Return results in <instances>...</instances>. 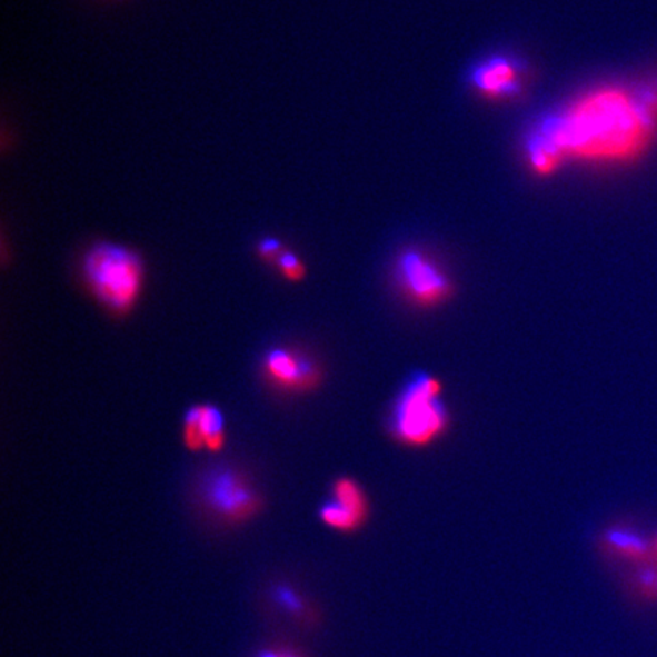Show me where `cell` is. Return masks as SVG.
Wrapping results in <instances>:
<instances>
[{"label": "cell", "instance_id": "cell-1", "mask_svg": "<svg viewBox=\"0 0 657 657\" xmlns=\"http://www.w3.org/2000/svg\"><path fill=\"white\" fill-rule=\"evenodd\" d=\"M536 131L564 159L623 165L640 159L657 139V77L638 87L605 86L583 94Z\"/></svg>", "mask_w": 657, "mask_h": 657}, {"label": "cell", "instance_id": "cell-2", "mask_svg": "<svg viewBox=\"0 0 657 657\" xmlns=\"http://www.w3.org/2000/svg\"><path fill=\"white\" fill-rule=\"evenodd\" d=\"M81 272L90 295L116 316L133 311L142 296L143 260L122 243L94 242L82 256Z\"/></svg>", "mask_w": 657, "mask_h": 657}, {"label": "cell", "instance_id": "cell-3", "mask_svg": "<svg viewBox=\"0 0 657 657\" xmlns=\"http://www.w3.org/2000/svg\"><path fill=\"white\" fill-rule=\"evenodd\" d=\"M441 382L432 375L416 371L405 382L390 415V431L407 446L431 445L449 425L448 408L441 398Z\"/></svg>", "mask_w": 657, "mask_h": 657}, {"label": "cell", "instance_id": "cell-4", "mask_svg": "<svg viewBox=\"0 0 657 657\" xmlns=\"http://www.w3.org/2000/svg\"><path fill=\"white\" fill-rule=\"evenodd\" d=\"M197 496L213 518L225 524H242L255 518L262 499L255 486L231 466H215L198 479Z\"/></svg>", "mask_w": 657, "mask_h": 657}, {"label": "cell", "instance_id": "cell-5", "mask_svg": "<svg viewBox=\"0 0 657 657\" xmlns=\"http://www.w3.org/2000/svg\"><path fill=\"white\" fill-rule=\"evenodd\" d=\"M395 279L404 296L421 308L445 303L454 292L449 276L437 266L436 260L417 248L399 255Z\"/></svg>", "mask_w": 657, "mask_h": 657}, {"label": "cell", "instance_id": "cell-6", "mask_svg": "<svg viewBox=\"0 0 657 657\" xmlns=\"http://www.w3.org/2000/svg\"><path fill=\"white\" fill-rule=\"evenodd\" d=\"M262 370L271 386L289 392L311 391L321 381L316 359L289 347H275L267 352Z\"/></svg>", "mask_w": 657, "mask_h": 657}, {"label": "cell", "instance_id": "cell-7", "mask_svg": "<svg viewBox=\"0 0 657 657\" xmlns=\"http://www.w3.org/2000/svg\"><path fill=\"white\" fill-rule=\"evenodd\" d=\"M318 515L335 531H357L369 516L366 491L352 478H338L332 486V498L321 506Z\"/></svg>", "mask_w": 657, "mask_h": 657}, {"label": "cell", "instance_id": "cell-8", "mask_svg": "<svg viewBox=\"0 0 657 657\" xmlns=\"http://www.w3.org/2000/svg\"><path fill=\"white\" fill-rule=\"evenodd\" d=\"M470 82L479 94L490 99L515 98L522 90L519 70L506 57H491L478 64L470 73Z\"/></svg>", "mask_w": 657, "mask_h": 657}, {"label": "cell", "instance_id": "cell-9", "mask_svg": "<svg viewBox=\"0 0 657 657\" xmlns=\"http://www.w3.org/2000/svg\"><path fill=\"white\" fill-rule=\"evenodd\" d=\"M603 547L624 561L638 566L653 564L656 549L646 537L626 527H614L603 535Z\"/></svg>", "mask_w": 657, "mask_h": 657}, {"label": "cell", "instance_id": "cell-10", "mask_svg": "<svg viewBox=\"0 0 657 657\" xmlns=\"http://www.w3.org/2000/svg\"><path fill=\"white\" fill-rule=\"evenodd\" d=\"M525 150H527V160L531 171L540 177L551 176L565 162L557 148L539 131H535L528 138Z\"/></svg>", "mask_w": 657, "mask_h": 657}, {"label": "cell", "instance_id": "cell-11", "mask_svg": "<svg viewBox=\"0 0 657 657\" xmlns=\"http://www.w3.org/2000/svg\"><path fill=\"white\" fill-rule=\"evenodd\" d=\"M193 415L205 437L206 449L210 452H219L226 445L225 419L221 411L213 405H196Z\"/></svg>", "mask_w": 657, "mask_h": 657}, {"label": "cell", "instance_id": "cell-12", "mask_svg": "<svg viewBox=\"0 0 657 657\" xmlns=\"http://www.w3.org/2000/svg\"><path fill=\"white\" fill-rule=\"evenodd\" d=\"M636 595L648 603H657V565L638 566L631 578Z\"/></svg>", "mask_w": 657, "mask_h": 657}, {"label": "cell", "instance_id": "cell-13", "mask_svg": "<svg viewBox=\"0 0 657 657\" xmlns=\"http://www.w3.org/2000/svg\"><path fill=\"white\" fill-rule=\"evenodd\" d=\"M275 597L277 600L282 603L283 609L291 615L292 618L300 619V621H308L311 619V610H309L308 605L301 598V595L297 594L295 589L289 588V586L280 585L279 588L276 589Z\"/></svg>", "mask_w": 657, "mask_h": 657}, {"label": "cell", "instance_id": "cell-14", "mask_svg": "<svg viewBox=\"0 0 657 657\" xmlns=\"http://www.w3.org/2000/svg\"><path fill=\"white\" fill-rule=\"evenodd\" d=\"M276 267L288 282L297 283L306 277V267L295 251L285 250L277 259Z\"/></svg>", "mask_w": 657, "mask_h": 657}, {"label": "cell", "instance_id": "cell-15", "mask_svg": "<svg viewBox=\"0 0 657 657\" xmlns=\"http://www.w3.org/2000/svg\"><path fill=\"white\" fill-rule=\"evenodd\" d=\"M183 438L186 448L192 450V452H200L201 449L206 448L205 437H202L201 429L198 427L192 408L185 416Z\"/></svg>", "mask_w": 657, "mask_h": 657}, {"label": "cell", "instance_id": "cell-16", "mask_svg": "<svg viewBox=\"0 0 657 657\" xmlns=\"http://www.w3.org/2000/svg\"><path fill=\"white\" fill-rule=\"evenodd\" d=\"M285 250H287V248H285L282 241L272 237L260 239L258 247H256V253H258L259 259H262L263 262L275 263V266L277 259L280 258V255H282Z\"/></svg>", "mask_w": 657, "mask_h": 657}, {"label": "cell", "instance_id": "cell-17", "mask_svg": "<svg viewBox=\"0 0 657 657\" xmlns=\"http://www.w3.org/2000/svg\"><path fill=\"white\" fill-rule=\"evenodd\" d=\"M258 657H305L291 647H268L258 653Z\"/></svg>", "mask_w": 657, "mask_h": 657}, {"label": "cell", "instance_id": "cell-18", "mask_svg": "<svg viewBox=\"0 0 657 657\" xmlns=\"http://www.w3.org/2000/svg\"><path fill=\"white\" fill-rule=\"evenodd\" d=\"M655 549H656V556H657V539H656Z\"/></svg>", "mask_w": 657, "mask_h": 657}]
</instances>
